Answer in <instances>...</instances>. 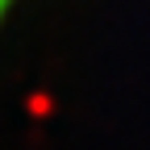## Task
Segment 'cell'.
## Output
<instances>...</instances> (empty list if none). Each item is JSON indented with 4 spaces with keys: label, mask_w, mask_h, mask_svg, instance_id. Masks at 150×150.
Masks as SVG:
<instances>
[{
    "label": "cell",
    "mask_w": 150,
    "mask_h": 150,
    "mask_svg": "<svg viewBox=\"0 0 150 150\" xmlns=\"http://www.w3.org/2000/svg\"><path fill=\"white\" fill-rule=\"evenodd\" d=\"M17 4H21V0H0V29H4V21L17 13Z\"/></svg>",
    "instance_id": "6da1fadb"
}]
</instances>
